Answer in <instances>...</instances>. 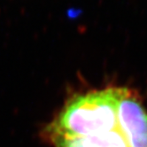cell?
Returning <instances> with one entry per match:
<instances>
[{
    "label": "cell",
    "instance_id": "6da1fadb",
    "mask_svg": "<svg viewBox=\"0 0 147 147\" xmlns=\"http://www.w3.org/2000/svg\"><path fill=\"white\" fill-rule=\"evenodd\" d=\"M121 92V88H107L73 98L46 129L50 139L81 138L116 129Z\"/></svg>",
    "mask_w": 147,
    "mask_h": 147
},
{
    "label": "cell",
    "instance_id": "7a4b0ae2",
    "mask_svg": "<svg viewBox=\"0 0 147 147\" xmlns=\"http://www.w3.org/2000/svg\"><path fill=\"white\" fill-rule=\"evenodd\" d=\"M117 120L129 147H147V112L127 88H121Z\"/></svg>",
    "mask_w": 147,
    "mask_h": 147
},
{
    "label": "cell",
    "instance_id": "3957f363",
    "mask_svg": "<svg viewBox=\"0 0 147 147\" xmlns=\"http://www.w3.org/2000/svg\"><path fill=\"white\" fill-rule=\"evenodd\" d=\"M56 147H129L119 127L112 131L81 138H54Z\"/></svg>",
    "mask_w": 147,
    "mask_h": 147
}]
</instances>
